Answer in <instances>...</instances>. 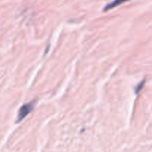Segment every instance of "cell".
Masks as SVG:
<instances>
[{"instance_id":"3957f363","label":"cell","mask_w":152,"mask_h":152,"mask_svg":"<svg viewBox=\"0 0 152 152\" xmlns=\"http://www.w3.org/2000/svg\"><path fill=\"white\" fill-rule=\"evenodd\" d=\"M144 84H145V80H143V81H142L140 83H139V84H138V86H137L136 88H135V92H136L137 94L139 93L140 91L142 89V86H144Z\"/></svg>"},{"instance_id":"6da1fadb","label":"cell","mask_w":152,"mask_h":152,"mask_svg":"<svg viewBox=\"0 0 152 152\" xmlns=\"http://www.w3.org/2000/svg\"><path fill=\"white\" fill-rule=\"evenodd\" d=\"M36 101H31V102H28V103L25 104V105H22L19 108V111H18L17 114V119H16V123H19L22 120H23L31 111L34 108L35 106Z\"/></svg>"},{"instance_id":"7a4b0ae2","label":"cell","mask_w":152,"mask_h":152,"mask_svg":"<svg viewBox=\"0 0 152 152\" xmlns=\"http://www.w3.org/2000/svg\"><path fill=\"white\" fill-rule=\"evenodd\" d=\"M129 1V0H114V1H111V2L106 4V5L104 7L103 10L104 11H107V10H111V9H113L114 7H117V6L120 5V4H123V3L126 2V1Z\"/></svg>"}]
</instances>
